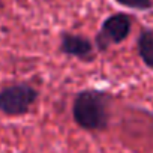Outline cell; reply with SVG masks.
<instances>
[{"mask_svg": "<svg viewBox=\"0 0 153 153\" xmlns=\"http://www.w3.org/2000/svg\"><path fill=\"white\" fill-rule=\"evenodd\" d=\"M111 95L98 89L78 92L72 102V119L76 126L87 132H104L111 120Z\"/></svg>", "mask_w": 153, "mask_h": 153, "instance_id": "cell-1", "label": "cell"}, {"mask_svg": "<svg viewBox=\"0 0 153 153\" xmlns=\"http://www.w3.org/2000/svg\"><path fill=\"white\" fill-rule=\"evenodd\" d=\"M39 99V90L30 83L20 81L0 89V113L8 117H23Z\"/></svg>", "mask_w": 153, "mask_h": 153, "instance_id": "cell-2", "label": "cell"}, {"mask_svg": "<svg viewBox=\"0 0 153 153\" xmlns=\"http://www.w3.org/2000/svg\"><path fill=\"white\" fill-rule=\"evenodd\" d=\"M132 30V17L125 12H117L107 17L95 36V48L107 51L111 45H119L128 39Z\"/></svg>", "mask_w": 153, "mask_h": 153, "instance_id": "cell-3", "label": "cell"}, {"mask_svg": "<svg viewBox=\"0 0 153 153\" xmlns=\"http://www.w3.org/2000/svg\"><path fill=\"white\" fill-rule=\"evenodd\" d=\"M59 51L83 63H90L96 59L95 44L83 35L71 32H62L59 41Z\"/></svg>", "mask_w": 153, "mask_h": 153, "instance_id": "cell-4", "label": "cell"}, {"mask_svg": "<svg viewBox=\"0 0 153 153\" xmlns=\"http://www.w3.org/2000/svg\"><path fill=\"white\" fill-rule=\"evenodd\" d=\"M137 51L144 66L153 71V30L152 29H141L137 39Z\"/></svg>", "mask_w": 153, "mask_h": 153, "instance_id": "cell-5", "label": "cell"}, {"mask_svg": "<svg viewBox=\"0 0 153 153\" xmlns=\"http://www.w3.org/2000/svg\"><path fill=\"white\" fill-rule=\"evenodd\" d=\"M116 2L125 8L135 9V11H149L153 6L152 0H116Z\"/></svg>", "mask_w": 153, "mask_h": 153, "instance_id": "cell-6", "label": "cell"}]
</instances>
